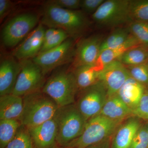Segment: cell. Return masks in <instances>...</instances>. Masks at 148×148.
Masks as SVG:
<instances>
[{"mask_svg": "<svg viewBox=\"0 0 148 148\" xmlns=\"http://www.w3.org/2000/svg\"><path fill=\"white\" fill-rule=\"evenodd\" d=\"M41 23L49 28L63 30L73 38L80 36L89 25V21L81 12L47 3L44 9Z\"/></svg>", "mask_w": 148, "mask_h": 148, "instance_id": "obj_1", "label": "cell"}, {"mask_svg": "<svg viewBox=\"0 0 148 148\" xmlns=\"http://www.w3.org/2000/svg\"><path fill=\"white\" fill-rule=\"evenodd\" d=\"M23 98L24 110L20 121L28 129L53 118L59 108L50 97L42 90L29 94Z\"/></svg>", "mask_w": 148, "mask_h": 148, "instance_id": "obj_2", "label": "cell"}, {"mask_svg": "<svg viewBox=\"0 0 148 148\" xmlns=\"http://www.w3.org/2000/svg\"><path fill=\"white\" fill-rule=\"evenodd\" d=\"M54 117L58 126L57 144L61 147L79 137L87 121L75 104L59 108Z\"/></svg>", "mask_w": 148, "mask_h": 148, "instance_id": "obj_3", "label": "cell"}, {"mask_svg": "<svg viewBox=\"0 0 148 148\" xmlns=\"http://www.w3.org/2000/svg\"><path fill=\"white\" fill-rule=\"evenodd\" d=\"M121 123L98 115L88 119L82 134L65 147L87 148L112 138Z\"/></svg>", "mask_w": 148, "mask_h": 148, "instance_id": "obj_4", "label": "cell"}, {"mask_svg": "<svg viewBox=\"0 0 148 148\" xmlns=\"http://www.w3.org/2000/svg\"><path fill=\"white\" fill-rule=\"evenodd\" d=\"M78 90L73 73L61 71L50 77L42 91L61 108L74 104Z\"/></svg>", "mask_w": 148, "mask_h": 148, "instance_id": "obj_5", "label": "cell"}, {"mask_svg": "<svg viewBox=\"0 0 148 148\" xmlns=\"http://www.w3.org/2000/svg\"><path fill=\"white\" fill-rule=\"evenodd\" d=\"M20 61L21 71L12 94L23 97L41 91L46 82L45 75L40 66L30 59Z\"/></svg>", "mask_w": 148, "mask_h": 148, "instance_id": "obj_6", "label": "cell"}, {"mask_svg": "<svg viewBox=\"0 0 148 148\" xmlns=\"http://www.w3.org/2000/svg\"><path fill=\"white\" fill-rule=\"evenodd\" d=\"M129 0L105 1L92 15L97 24L104 27H115L132 22L129 13Z\"/></svg>", "mask_w": 148, "mask_h": 148, "instance_id": "obj_7", "label": "cell"}, {"mask_svg": "<svg viewBox=\"0 0 148 148\" xmlns=\"http://www.w3.org/2000/svg\"><path fill=\"white\" fill-rule=\"evenodd\" d=\"M38 19L37 15L31 13L21 14L11 19L2 31L4 45L8 47L17 45L36 27Z\"/></svg>", "mask_w": 148, "mask_h": 148, "instance_id": "obj_8", "label": "cell"}, {"mask_svg": "<svg viewBox=\"0 0 148 148\" xmlns=\"http://www.w3.org/2000/svg\"><path fill=\"white\" fill-rule=\"evenodd\" d=\"M82 91L76 106L87 121L100 114L109 96L106 88L99 81Z\"/></svg>", "mask_w": 148, "mask_h": 148, "instance_id": "obj_9", "label": "cell"}, {"mask_svg": "<svg viewBox=\"0 0 148 148\" xmlns=\"http://www.w3.org/2000/svg\"><path fill=\"white\" fill-rule=\"evenodd\" d=\"M73 50V41L68 38L57 47L40 53L32 60L40 66L45 76L52 70L71 61L73 54L75 55Z\"/></svg>", "mask_w": 148, "mask_h": 148, "instance_id": "obj_10", "label": "cell"}, {"mask_svg": "<svg viewBox=\"0 0 148 148\" xmlns=\"http://www.w3.org/2000/svg\"><path fill=\"white\" fill-rule=\"evenodd\" d=\"M130 77L126 66L115 60L104 66L99 73L98 81L106 88L109 97L116 94Z\"/></svg>", "mask_w": 148, "mask_h": 148, "instance_id": "obj_11", "label": "cell"}, {"mask_svg": "<svg viewBox=\"0 0 148 148\" xmlns=\"http://www.w3.org/2000/svg\"><path fill=\"white\" fill-rule=\"evenodd\" d=\"M103 42L99 36H91L80 41L75 51V67L93 65L98 60Z\"/></svg>", "mask_w": 148, "mask_h": 148, "instance_id": "obj_12", "label": "cell"}, {"mask_svg": "<svg viewBox=\"0 0 148 148\" xmlns=\"http://www.w3.org/2000/svg\"><path fill=\"white\" fill-rule=\"evenodd\" d=\"M28 129L36 148H53L57 146L58 126L55 117Z\"/></svg>", "mask_w": 148, "mask_h": 148, "instance_id": "obj_13", "label": "cell"}, {"mask_svg": "<svg viewBox=\"0 0 148 148\" xmlns=\"http://www.w3.org/2000/svg\"><path fill=\"white\" fill-rule=\"evenodd\" d=\"M46 29L41 23L30 33L25 40L16 49L14 56L19 61L34 58L40 51Z\"/></svg>", "mask_w": 148, "mask_h": 148, "instance_id": "obj_14", "label": "cell"}, {"mask_svg": "<svg viewBox=\"0 0 148 148\" xmlns=\"http://www.w3.org/2000/svg\"><path fill=\"white\" fill-rule=\"evenodd\" d=\"M141 120L132 116L122 122L112 137L111 148H129L135 134L143 124Z\"/></svg>", "mask_w": 148, "mask_h": 148, "instance_id": "obj_15", "label": "cell"}, {"mask_svg": "<svg viewBox=\"0 0 148 148\" xmlns=\"http://www.w3.org/2000/svg\"><path fill=\"white\" fill-rule=\"evenodd\" d=\"M21 68V62L9 58L0 64V96L12 94Z\"/></svg>", "mask_w": 148, "mask_h": 148, "instance_id": "obj_16", "label": "cell"}, {"mask_svg": "<svg viewBox=\"0 0 148 148\" xmlns=\"http://www.w3.org/2000/svg\"><path fill=\"white\" fill-rule=\"evenodd\" d=\"M99 114L119 122L132 116V110L117 94L108 97Z\"/></svg>", "mask_w": 148, "mask_h": 148, "instance_id": "obj_17", "label": "cell"}, {"mask_svg": "<svg viewBox=\"0 0 148 148\" xmlns=\"http://www.w3.org/2000/svg\"><path fill=\"white\" fill-rule=\"evenodd\" d=\"M23 110V97L13 94L0 96V120L20 121Z\"/></svg>", "mask_w": 148, "mask_h": 148, "instance_id": "obj_18", "label": "cell"}, {"mask_svg": "<svg viewBox=\"0 0 148 148\" xmlns=\"http://www.w3.org/2000/svg\"><path fill=\"white\" fill-rule=\"evenodd\" d=\"M146 89L143 85L130 77L116 94L132 111L138 106Z\"/></svg>", "mask_w": 148, "mask_h": 148, "instance_id": "obj_19", "label": "cell"}, {"mask_svg": "<svg viewBox=\"0 0 148 148\" xmlns=\"http://www.w3.org/2000/svg\"><path fill=\"white\" fill-rule=\"evenodd\" d=\"M140 45H142L132 35L128 40L122 45L100 52L98 60L95 64L98 69L102 71L106 65L117 60L131 49Z\"/></svg>", "mask_w": 148, "mask_h": 148, "instance_id": "obj_20", "label": "cell"}, {"mask_svg": "<svg viewBox=\"0 0 148 148\" xmlns=\"http://www.w3.org/2000/svg\"><path fill=\"white\" fill-rule=\"evenodd\" d=\"M100 71L95 64L76 67L73 73L79 90H84L98 82Z\"/></svg>", "mask_w": 148, "mask_h": 148, "instance_id": "obj_21", "label": "cell"}, {"mask_svg": "<svg viewBox=\"0 0 148 148\" xmlns=\"http://www.w3.org/2000/svg\"><path fill=\"white\" fill-rule=\"evenodd\" d=\"M117 60L126 66L144 63L148 60V46L140 45L131 49Z\"/></svg>", "mask_w": 148, "mask_h": 148, "instance_id": "obj_22", "label": "cell"}, {"mask_svg": "<svg viewBox=\"0 0 148 148\" xmlns=\"http://www.w3.org/2000/svg\"><path fill=\"white\" fill-rule=\"evenodd\" d=\"M21 125L18 120H0V148H5L14 138Z\"/></svg>", "mask_w": 148, "mask_h": 148, "instance_id": "obj_23", "label": "cell"}, {"mask_svg": "<svg viewBox=\"0 0 148 148\" xmlns=\"http://www.w3.org/2000/svg\"><path fill=\"white\" fill-rule=\"evenodd\" d=\"M69 37V35L63 30L49 28L46 30L43 43L40 53L57 47L68 39Z\"/></svg>", "mask_w": 148, "mask_h": 148, "instance_id": "obj_24", "label": "cell"}, {"mask_svg": "<svg viewBox=\"0 0 148 148\" xmlns=\"http://www.w3.org/2000/svg\"><path fill=\"white\" fill-rule=\"evenodd\" d=\"M132 36L129 29L120 28L112 33L101 44L100 52L118 47L126 42Z\"/></svg>", "mask_w": 148, "mask_h": 148, "instance_id": "obj_25", "label": "cell"}, {"mask_svg": "<svg viewBox=\"0 0 148 148\" xmlns=\"http://www.w3.org/2000/svg\"><path fill=\"white\" fill-rule=\"evenodd\" d=\"M129 13L132 21H148V0L130 1Z\"/></svg>", "mask_w": 148, "mask_h": 148, "instance_id": "obj_26", "label": "cell"}, {"mask_svg": "<svg viewBox=\"0 0 148 148\" xmlns=\"http://www.w3.org/2000/svg\"><path fill=\"white\" fill-rule=\"evenodd\" d=\"M5 148H36L27 127L21 125L13 140Z\"/></svg>", "mask_w": 148, "mask_h": 148, "instance_id": "obj_27", "label": "cell"}, {"mask_svg": "<svg viewBox=\"0 0 148 148\" xmlns=\"http://www.w3.org/2000/svg\"><path fill=\"white\" fill-rule=\"evenodd\" d=\"M128 28L141 45L148 46V21H132Z\"/></svg>", "mask_w": 148, "mask_h": 148, "instance_id": "obj_28", "label": "cell"}, {"mask_svg": "<svg viewBox=\"0 0 148 148\" xmlns=\"http://www.w3.org/2000/svg\"><path fill=\"white\" fill-rule=\"evenodd\" d=\"M126 67L131 77L148 88V60L141 64Z\"/></svg>", "mask_w": 148, "mask_h": 148, "instance_id": "obj_29", "label": "cell"}, {"mask_svg": "<svg viewBox=\"0 0 148 148\" xmlns=\"http://www.w3.org/2000/svg\"><path fill=\"white\" fill-rule=\"evenodd\" d=\"M129 148H148V137L146 124H142L138 129Z\"/></svg>", "mask_w": 148, "mask_h": 148, "instance_id": "obj_30", "label": "cell"}, {"mask_svg": "<svg viewBox=\"0 0 148 148\" xmlns=\"http://www.w3.org/2000/svg\"><path fill=\"white\" fill-rule=\"evenodd\" d=\"M132 115L148 121V88L145 90L138 106L132 111Z\"/></svg>", "mask_w": 148, "mask_h": 148, "instance_id": "obj_31", "label": "cell"}, {"mask_svg": "<svg viewBox=\"0 0 148 148\" xmlns=\"http://www.w3.org/2000/svg\"><path fill=\"white\" fill-rule=\"evenodd\" d=\"M81 2L80 0H52L48 1L47 3L69 10H77L80 8Z\"/></svg>", "mask_w": 148, "mask_h": 148, "instance_id": "obj_32", "label": "cell"}, {"mask_svg": "<svg viewBox=\"0 0 148 148\" xmlns=\"http://www.w3.org/2000/svg\"><path fill=\"white\" fill-rule=\"evenodd\" d=\"M105 0H82L81 2L80 8L85 13H95Z\"/></svg>", "mask_w": 148, "mask_h": 148, "instance_id": "obj_33", "label": "cell"}, {"mask_svg": "<svg viewBox=\"0 0 148 148\" xmlns=\"http://www.w3.org/2000/svg\"><path fill=\"white\" fill-rule=\"evenodd\" d=\"M12 3L9 0H0V20L1 22L10 11Z\"/></svg>", "mask_w": 148, "mask_h": 148, "instance_id": "obj_34", "label": "cell"}, {"mask_svg": "<svg viewBox=\"0 0 148 148\" xmlns=\"http://www.w3.org/2000/svg\"><path fill=\"white\" fill-rule=\"evenodd\" d=\"M112 138H109L101 143L92 145L87 148H111Z\"/></svg>", "mask_w": 148, "mask_h": 148, "instance_id": "obj_35", "label": "cell"}, {"mask_svg": "<svg viewBox=\"0 0 148 148\" xmlns=\"http://www.w3.org/2000/svg\"><path fill=\"white\" fill-rule=\"evenodd\" d=\"M69 148L66 147H61V146H56L55 147H54V148Z\"/></svg>", "mask_w": 148, "mask_h": 148, "instance_id": "obj_36", "label": "cell"}, {"mask_svg": "<svg viewBox=\"0 0 148 148\" xmlns=\"http://www.w3.org/2000/svg\"><path fill=\"white\" fill-rule=\"evenodd\" d=\"M146 127H147V135L148 137V121H147V123L146 124Z\"/></svg>", "mask_w": 148, "mask_h": 148, "instance_id": "obj_37", "label": "cell"}]
</instances>
